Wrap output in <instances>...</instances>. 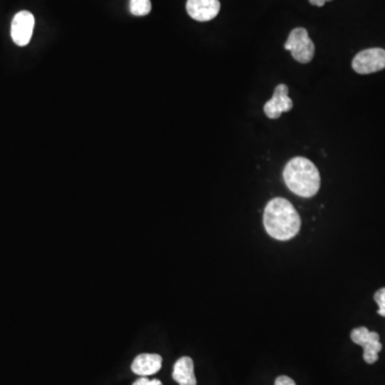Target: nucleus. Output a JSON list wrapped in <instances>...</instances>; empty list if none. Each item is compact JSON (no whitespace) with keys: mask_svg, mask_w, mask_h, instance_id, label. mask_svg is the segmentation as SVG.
<instances>
[{"mask_svg":"<svg viewBox=\"0 0 385 385\" xmlns=\"http://www.w3.org/2000/svg\"><path fill=\"white\" fill-rule=\"evenodd\" d=\"M265 231L278 241H288L299 233L301 218L290 201L285 199H272L263 213Z\"/></svg>","mask_w":385,"mask_h":385,"instance_id":"1","label":"nucleus"},{"mask_svg":"<svg viewBox=\"0 0 385 385\" xmlns=\"http://www.w3.org/2000/svg\"><path fill=\"white\" fill-rule=\"evenodd\" d=\"M285 183L292 193L304 199L315 196L320 189V174L312 162L297 157L287 163L283 172Z\"/></svg>","mask_w":385,"mask_h":385,"instance_id":"2","label":"nucleus"},{"mask_svg":"<svg viewBox=\"0 0 385 385\" xmlns=\"http://www.w3.org/2000/svg\"><path fill=\"white\" fill-rule=\"evenodd\" d=\"M285 48L300 63H310L315 56V44L305 28H295L289 33Z\"/></svg>","mask_w":385,"mask_h":385,"instance_id":"3","label":"nucleus"},{"mask_svg":"<svg viewBox=\"0 0 385 385\" xmlns=\"http://www.w3.org/2000/svg\"><path fill=\"white\" fill-rule=\"evenodd\" d=\"M352 68L357 73H376L385 69V51L383 48H368L362 51L352 61Z\"/></svg>","mask_w":385,"mask_h":385,"instance_id":"4","label":"nucleus"},{"mask_svg":"<svg viewBox=\"0 0 385 385\" xmlns=\"http://www.w3.org/2000/svg\"><path fill=\"white\" fill-rule=\"evenodd\" d=\"M351 339L354 344L364 348V359L367 364L378 361V353L382 350L380 336L376 332H370L367 327H357L351 332Z\"/></svg>","mask_w":385,"mask_h":385,"instance_id":"5","label":"nucleus"},{"mask_svg":"<svg viewBox=\"0 0 385 385\" xmlns=\"http://www.w3.org/2000/svg\"><path fill=\"white\" fill-rule=\"evenodd\" d=\"M35 28V16L29 11L16 14L11 24V37L19 46H28Z\"/></svg>","mask_w":385,"mask_h":385,"instance_id":"6","label":"nucleus"},{"mask_svg":"<svg viewBox=\"0 0 385 385\" xmlns=\"http://www.w3.org/2000/svg\"><path fill=\"white\" fill-rule=\"evenodd\" d=\"M289 88L287 85L280 84L276 87L273 93V97L267 102L263 106L265 114L268 118H280L283 112H289L292 110L293 102L289 97Z\"/></svg>","mask_w":385,"mask_h":385,"instance_id":"7","label":"nucleus"},{"mask_svg":"<svg viewBox=\"0 0 385 385\" xmlns=\"http://www.w3.org/2000/svg\"><path fill=\"white\" fill-rule=\"evenodd\" d=\"M221 10L218 0H187L186 11L193 20L208 22L218 16Z\"/></svg>","mask_w":385,"mask_h":385,"instance_id":"8","label":"nucleus"},{"mask_svg":"<svg viewBox=\"0 0 385 385\" xmlns=\"http://www.w3.org/2000/svg\"><path fill=\"white\" fill-rule=\"evenodd\" d=\"M162 364H163V359L161 355L155 354V353H142L134 359L132 370L134 374L140 376H151L159 371Z\"/></svg>","mask_w":385,"mask_h":385,"instance_id":"9","label":"nucleus"},{"mask_svg":"<svg viewBox=\"0 0 385 385\" xmlns=\"http://www.w3.org/2000/svg\"><path fill=\"white\" fill-rule=\"evenodd\" d=\"M172 378L179 385H197L193 359L189 357L179 359L174 364Z\"/></svg>","mask_w":385,"mask_h":385,"instance_id":"10","label":"nucleus"},{"mask_svg":"<svg viewBox=\"0 0 385 385\" xmlns=\"http://www.w3.org/2000/svg\"><path fill=\"white\" fill-rule=\"evenodd\" d=\"M150 0H130V11L135 16H144L150 14Z\"/></svg>","mask_w":385,"mask_h":385,"instance_id":"11","label":"nucleus"},{"mask_svg":"<svg viewBox=\"0 0 385 385\" xmlns=\"http://www.w3.org/2000/svg\"><path fill=\"white\" fill-rule=\"evenodd\" d=\"M374 301L379 305L378 314L380 316L385 317V288L379 289L374 293Z\"/></svg>","mask_w":385,"mask_h":385,"instance_id":"12","label":"nucleus"},{"mask_svg":"<svg viewBox=\"0 0 385 385\" xmlns=\"http://www.w3.org/2000/svg\"><path fill=\"white\" fill-rule=\"evenodd\" d=\"M133 385H163V383L161 381L157 380V379H150L147 378V376H140L139 379L135 381L133 383Z\"/></svg>","mask_w":385,"mask_h":385,"instance_id":"13","label":"nucleus"},{"mask_svg":"<svg viewBox=\"0 0 385 385\" xmlns=\"http://www.w3.org/2000/svg\"><path fill=\"white\" fill-rule=\"evenodd\" d=\"M275 385H297L292 379L287 376H280L276 379Z\"/></svg>","mask_w":385,"mask_h":385,"instance_id":"14","label":"nucleus"},{"mask_svg":"<svg viewBox=\"0 0 385 385\" xmlns=\"http://www.w3.org/2000/svg\"><path fill=\"white\" fill-rule=\"evenodd\" d=\"M329 1H332V0H310V3L316 7H323Z\"/></svg>","mask_w":385,"mask_h":385,"instance_id":"15","label":"nucleus"}]
</instances>
